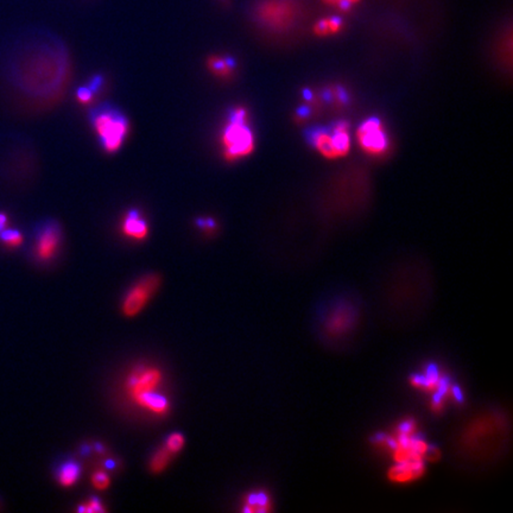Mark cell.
I'll use <instances>...</instances> for the list:
<instances>
[{"instance_id":"6da1fadb","label":"cell","mask_w":513,"mask_h":513,"mask_svg":"<svg viewBox=\"0 0 513 513\" xmlns=\"http://www.w3.org/2000/svg\"><path fill=\"white\" fill-rule=\"evenodd\" d=\"M37 38L26 50L21 67L16 68L17 83L33 96L56 98L69 78L68 48L51 33H43Z\"/></svg>"},{"instance_id":"7a4b0ae2","label":"cell","mask_w":513,"mask_h":513,"mask_svg":"<svg viewBox=\"0 0 513 513\" xmlns=\"http://www.w3.org/2000/svg\"><path fill=\"white\" fill-rule=\"evenodd\" d=\"M373 443L391 456L392 464L426 466L441 456L437 448L419 434L417 421L411 417L401 419L388 434L374 436Z\"/></svg>"},{"instance_id":"3957f363","label":"cell","mask_w":513,"mask_h":513,"mask_svg":"<svg viewBox=\"0 0 513 513\" xmlns=\"http://www.w3.org/2000/svg\"><path fill=\"white\" fill-rule=\"evenodd\" d=\"M163 373L153 366H138L128 374L125 390L137 406L156 416H166L170 411L168 398L159 392Z\"/></svg>"},{"instance_id":"277c9868","label":"cell","mask_w":513,"mask_h":513,"mask_svg":"<svg viewBox=\"0 0 513 513\" xmlns=\"http://www.w3.org/2000/svg\"><path fill=\"white\" fill-rule=\"evenodd\" d=\"M88 119L106 153H116L121 149L130 126L121 108L110 103L96 105L88 112Z\"/></svg>"},{"instance_id":"5b68a950","label":"cell","mask_w":513,"mask_h":513,"mask_svg":"<svg viewBox=\"0 0 513 513\" xmlns=\"http://www.w3.org/2000/svg\"><path fill=\"white\" fill-rule=\"evenodd\" d=\"M410 385L431 396L429 408L435 415L444 412L449 401H462L460 390L451 384L447 374L436 365H428L419 373L410 377Z\"/></svg>"},{"instance_id":"8992f818","label":"cell","mask_w":513,"mask_h":513,"mask_svg":"<svg viewBox=\"0 0 513 513\" xmlns=\"http://www.w3.org/2000/svg\"><path fill=\"white\" fill-rule=\"evenodd\" d=\"M225 156L229 161L247 157L254 150V134L249 125V113L243 107L229 110L221 137Z\"/></svg>"},{"instance_id":"52a82bcc","label":"cell","mask_w":513,"mask_h":513,"mask_svg":"<svg viewBox=\"0 0 513 513\" xmlns=\"http://www.w3.org/2000/svg\"><path fill=\"white\" fill-rule=\"evenodd\" d=\"M250 13L258 26L272 33H281L294 25L298 8L295 0H254Z\"/></svg>"},{"instance_id":"ba28073f","label":"cell","mask_w":513,"mask_h":513,"mask_svg":"<svg viewBox=\"0 0 513 513\" xmlns=\"http://www.w3.org/2000/svg\"><path fill=\"white\" fill-rule=\"evenodd\" d=\"M161 286V277L156 273H149L139 278L125 294L121 302V311L128 318H134L144 309L157 293Z\"/></svg>"},{"instance_id":"9c48e42d","label":"cell","mask_w":513,"mask_h":513,"mask_svg":"<svg viewBox=\"0 0 513 513\" xmlns=\"http://www.w3.org/2000/svg\"><path fill=\"white\" fill-rule=\"evenodd\" d=\"M352 137L346 123H340L333 131H321L314 136L315 149L328 159L342 158L351 150Z\"/></svg>"},{"instance_id":"30bf717a","label":"cell","mask_w":513,"mask_h":513,"mask_svg":"<svg viewBox=\"0 0 513 513\" xmlns=\"http://www.w3.org/2000/svg\"><path fill=\"white\" fill-rule=\"evenodd\" d=\"M62 243V229L56 220L46 219L35 228V256L46 263L54 259Z\"/></svg>"},{"instance_id":"8fae6325","label":"cell","mask_w":513,"mask_h":513,"mask_svg":"<svg viewBox=\"0 0 513 513\" xmlns=\"http://www.w3.org/2000/svg\"><path fill=\"white\" fill-rule=\"evenodd\" d=\"M356 137L361 150L372 157H381L389 151V137L379 119L369 118L363 121Z\"/></svg>"},{"instance_id":"7c38bea8","label":"cell","mask_w":513,"mask_h":513,"mask_svg":"<svg viewBox=\"0 0 513 513\" xmlns=\"http://www.w3.org/2000/svg\"><path fill=\"white\" fill-rule=\"evenodd\" d=\"M356 311L351 304H339L336 306L324 321V328L327 334L334 338L347 334L352 331L356 324Z\"/></svg>"},{"instance_id":"4fadbf2b","label":"cell","mask_w":513,"mask_h":513,"mask_svg":"<svg viewBox=\"0 0 513 513\" xmlns=\"http://www.w3.org/2000/svg\"><path fill=\"white\" fill-rule=\"evenodd\" d=\"M426 466L415 464H391L386 476L388 480L396 485H409L426 476Z\"/></svg>"},{"instance_id":"5bb4252c","label":"cell","mask_w":513,"mask_h":513,"mask_svg":"<svg viewBox=\"0 0 513 513\" xmlns=\"http://www.w3.org/2000/svg\"><path fill=\"white\" fill-rule=\"evenodd\" d=\"M123 233L128 238H131L134 241H143L148 236L149 226L141 216V211L137 208H131L125 214V219L123 221Z\"/></svg>"},{"instance_id":"9a60e30c","label":"cell","mask_w":513,"mask_h":513,"mask_svg":"<svg viewBox=\"0 0 513 513\" xmlns=\"http://www.w3.org/2000/svg\"><path fill=\"white\" fill-rule=\"evenodd\" d=\"M273 510L272 501L269 493L263 489H256L247 493L243 499V512L265 513Z\"/></svg>"},{"instance_id":"2e32d148","label":"cell","mask_w":513,"mask_h":513,"mask_svg":"<svg viewBox=\"0 0 513 513\" xmlns=\"http://www.w3.org/2000/svg\"><path fill=\"white\" fill-rule=\"evenodd\" d=\"M81 476V468L79 464L75 461H67L61 464L58 471V484L62 487H71L74 486Z\"/></svg>"},{"instance_id":"e0dca14e","label":"cell","mask_w":513,"mask_h":513,"mask_svg":"<svg viewBox=\"0 0 513 513\" xmlns=\"http://www.w3.org/2000/svg\"><path fill=\"white\" fill-rule=\"evenodd\" d=\"M344 29V21L338 17H324L314 25V33L319 37L336 36Z\"/></svg>"},{"instance_id":"ac0fdd59","label":"cell","mask_w":513,"mask_h":513,"mask_svg":"<svg viewBox=\"0 0 513 513\" xmlns=\"http://www.w3.org/2000/svg\"><path fill=\"white\" fill-rule=\"evenodd\" d=\"M173 460V454L166 447L158 448L150 460V471L155 474L164 472Z\"/></svg>"},{"instance_id":"d6986e66","label":"cell","mask_w":513,"mask_h":513,"mask_svg":"<svg viewBox=\"0 0 513 513\" xmlns=\"http://www.w3.org/2000/svg\"><path fill=\"white\" fill-rule=\"evenodd\" d=\"M208 64L211 67V71H216V74L221 75V76H228L231 75L233 69L236 68V61L232 58H218V56H213L209 58Z\"/></svg>"},{"instance_id":"ffe728a7","label":"cell","mask_w":513,"mask_h":513,"mask_svg":"<svg viewBox=\"0 0 513 513\" xmlns=\"http://www.w3.org/2000/svg\"><path fill=\"white\" fill-rule=\"evenodd\" d=\"M0 239L10 247H18V246H21L24 238L21 236V233L17 231V229H12V228L6 229V228H4L0 232Z\"/></svg>"},{"instance_id":"44dd1931","label":"cell","mask_w":513,"mask_h":513,"mask_svg":"<svg viewBox=\"0 0 513 513\" xmlns=\"http://www.w3.org/2000/svg\"><path fill=\"white\" fill-rule=\"evenodd\" d=\"M184 443H186V440H184V436L181 433H173V434L168 436L164 447L174 455V454H177V453L182 451Z\"/></svg>"},{"instance_id":"7402d4cb","label":"cell","mask_w":513,"mask_h":513,"mask_svg":"<svg viewBox=\"0 0 513 513\" xmlns=\"http://www.w3.org/2000/svg\"><path fill=\"white\" fill-rule=\"evenodd\" d=\"M92 486L98 491H105L111 486V478L105 471H96L92 474Z\"/></svg>"},{"instance_id":"603a6c76","label":"cell","mask_w":513,"mask_h":513,"mask_svg":"<svg viewBox=\"0 0 513 513\" xmlns=\"http://www.w3.org/2000/svg\"><path fill=\"white\" fill-rule=\"evenodd\" d=\"M78 511H79V512L85 513H96L105 512V511H106V509H105L104 506H103V504H101V501H100L98 498H91V499L87 501V503H85V504H82V505L80 506L79 509H78Z\"/></svg>"},{"instance_id":"cb8c5ba5","label":"cell","mask_w":513,"mask_h":513,"mask_svg":"<svg viewBox=\"0 0 513 513\" xmlns=\"http://www.w3.org/2000/svg\"><path fill=\"white\" fill-rule=\"evenodd\" d=\"M324 4L336 8L339 11H348L354 6V5L360 3L361 0H322Z\"/></svg>"},{"instance_id":"d4e9b609","label":"cell","mask_w":513,"mask_h":513,"mask_svg":"<svg viewBox=\"0 0 513 513\" xmlns=\"http://www.w3.org/2000/svg\"><path fill=\"white\" fill-rule=\"evenodd\" d=\"M86 86L91 89L93 94H96L104 86V78L101 75H94Z\"/></svg>"},{"instance_id":"484cf974","label":"cell","mask_w":513,"mask_h":513,"mask_svg":"<svg viewBox=\"0 0 513 513\" xmlns=\"http://www.w3.org/2000/svg\"><path fill=\"white\" fill-rule=\"evenodd\" d=\"M93 93H92L91 89L87 87V86H81V87L78 88V91H76V96H78V99H79V101H81V103H83V104H87V103H89L91 101L92 98H93Z\"/></svg>"},{"instance_id":"4316f807","label":"cell","mask_w":513,"mask_h":513,"mask_svg":"<svg viewBox=\"0 0 513 513\" xmlns=\"http://www.w3.org/2000/svg\"><path fill=\"white\" fill-rule=\"evenodd\" d=\"M196 224L201 228H216V223L213 219H198L196 220Z\"/></svg>"},{"instance_id":"83f0119b","label":"cell","mask_w":513,"mask_h":513,"mask_svg":"<svg viewBox=\"0 0 513 513\" xmlns=\"http://www.w3.org/2000/svg\"><path fill=\"white\" fill-rule=\"evenodd\" d=\"M6 223H8V218L3 213H0V232L4 229Z\"/></svg>"}]
</instances>
